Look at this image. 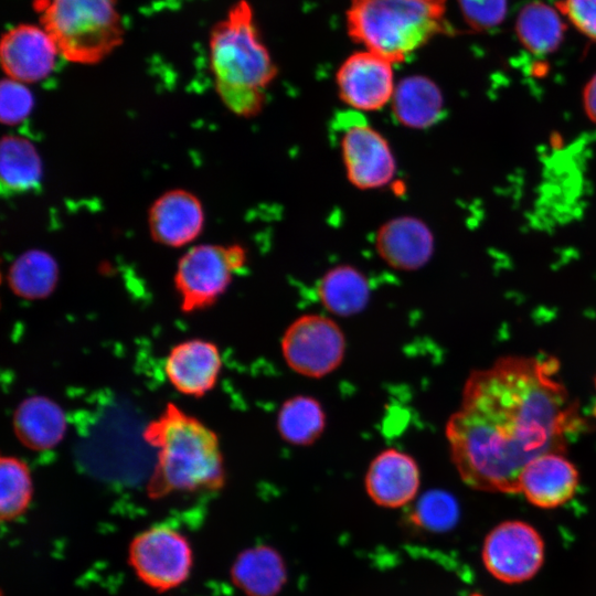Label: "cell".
Returning <instances> with one entry per match:
<instances>
[{
	"mask_svg": "<svg viewBox=\"0 0 596 596\" xmlns=\"http://www.w3.org/2000/svg\"><path fill=\"white\" fill-rule=\"evenodd\" d=\"M60 278L55 258L42 249H30L19 255L10 265L7 281L10 290L26 300L50 297Z\"/></svg>",
	"mask_w": 596,
	"mask_h": 596,
	"instance_id": "cb8c5ba5",
	"label": "cell"
},
{
	"mask_svg": "<svg viewBox=\"0 0 596 596\" xmlns=\"http://www.w3.org/2000/svg\"><path fill=\"white\" fill-rule=\"evenodd\" d=\"M327 416L321 403L306 394L294 395L281 404L276 417V428L284 441L306 447L323 434Z\"/></svg>",
	"mask_w": 596,
	"mask_h": 596,
	"instance_id": "d4e9b609",
	"label": "cell"
},
{
	"mask_svg": "<svg viewBox=\"0 0 596 596\" xmlns=\"http://www.w3.org/2000/svg\"><path fill=\"white\" fill-rule=\"evenodd\" d=\"M209 52L215 89L223 104L245 118L260 113L278 70L247 0H238L213 25Z\"/></svg>",
	"mask_w": 596,
	"mask_h": 596,
	"instance_id": "3957f363",
	"label": "cell"
},
{
	"mask_svg": "<svg viewBox=\"0 0 596 596\" xmlns=\"http://www.w3.org/2000/svg\"><path fill=\"white\" fill-rule=\"evenodd\" d=\"M393 63L368 50L349 55L336 73L341 100L356 111H375L391 103Z\"/></svg>",
	"mask_w": 596,
	"mask_h": 596,
	"instance_id": "8fae6325",
	"label": "cell"
},
{
	"mask_svg": "<svg viewBox=\"0 0 596 596\" xmlns=\"http://www.w3.org/2000/svg\"><path fill=\"white\" fill-rule=\"evenodd\" d=\"M33 497V482L26 462L14 456L0 459V517L13 521L29 508Z\"/></svg>",
	"mask_w": 596,
	"mask_h": 596,
	"instance_id": "484cf974",
	"label": "cell"
},
{
	"mask_svg": "<svg viewBox=\"0 0 596 596\" xmlns=\"http://www.w3.org/2000/svg\"><path fill=\"white\" fill-rule=\"evenodd\" d=\"M481 560L487 572L504 584L532 579L545 560V543L530 523L508 520L493 526L485 538Z\"/></svg>",
	"mask_w": 596,
	"mask_h": 596,
	"instance_id": "9c48e42d",
	"label": "cell"
},
{
	"mask_svg": "<svg viewBox=\"0 0 596 596\" xmlns=\"http://www.w3.org/2000/svg\"><path fill=\"white\" fill-rule=\"evenodd\" d=\"M34 97L25 84L4 78L0 86V119L8 126L24 120L32 111Z\"/></svg>",
	"mask_w": 596,
	"mask_h": 596,
	"instance_id": "f1b7e54d",
	"label": "cell"
},
{
	"mask_svg": "<svg viewBox=\"0 0 596 596\" xmlns=\"http://www.w3.org/2000/svg\"><path fill=\"white\" fill-rule=\"evenodd\" d=\"M231 579L246 596H276L286 583L287 570L278 551L259 544L237 555Z\"/></svg>",
	"mask_w": 596,
	"mask_h": 596,
	"instance_id": "d6986e66",
	"label": "cell"
},
{
	"mask_svg": "<svg viewBox=\"0 0 596 596\" xmlns=\"http://www.w3.org/2000/svg\"><path fill=\"white\" fill-rule=\"evenodd\" d=\"M380 257L392 268L411 272L422 268L434 252L429 227L414 216H398L384 223L375 236Z\"/></svg>",
	"mask_w": 596,
	"mask_h": 596,
	"instance_id": "e0dca14e",
	"label": "cell"
},
{
	"mask_svg": "<svg viewBox=\"0 0 596 596\" xmlns=\"http://www.w3.org/2000/svg\"><path fill=\"white\" fill-rule=\"evenodd\" d=\"M457 3L465 23L476 32L499 26L508 14V0H457Z\"/></svg>",
	"mask_w": 596,
	"mask_h": 596,
	"instance_id": "83f0119b",
	"label": "cell"
},
{
	"mask_svg": "<svg viewBox=\"0 0 596 596\" xmlns=\"http://www.w3.org/2000/svg\"><path fill=\"white\" fill-rule=\"evenodd\" d=\"M356 117V113L350 117L344 115L340 125V150L347 178L360 190L379 189L392 181L396 172L395 158L384 136Z\"/></svg>",
	"mask_w": 596,
	"mask_h": 596,
	"instance_id": "30bf717a",
	"label": "cell"
},
{
	"mask_svg": "<svg viewBox=\"0 0 596 596\" xmlns=\"http://www.w3.org/2000/svg\"><path fill=\"white\" fill-rule=\"evenodd\" d=\"M317 295L327 311L339 317H351L368 306L371 287L361 270L350 265H339L321 277Z\"/></svg>",
	"mask_w": 596,
	"mask_h": 596,
	"instance_id": "44dd1931",
	"label": "cell"
},
{
	"mask_svg": "<svg viewBox=\"0 0 596 596\" xmlns=\"http://www.w3.org/2000/svg\"><path fill=\"white\" fill-rule=\"evenodd\" d=\"M222 366L219 347L193 338L171 348L164 361V374L175 391L200 398L215 387Z\"/></svg>",
	"mask_w": 596,
	"mask_h": 596,
	"instance_id": "5bb4252c",
	"label": "cell"
},
{
	"mask_svg": "<svg viewBox=\"0 0 596 596\" xmlns=\"http://www.w3.org/2000/svg\"><path fill=\"white\" fill-rule=\"evenodd\" d=\"M58 49L50 34L31 23L17 24L3 33L1 66L8 78L29 84L49 76L56 64Z\"/></svg>",
	"mask_w": 596,
	"mask_h": 596,
	"instance_id": "7c38bea8",
	"label": "cell"
},
{
	"mask_svg": "<svg viewBox=\"0 0 596 596\" xmlns=\"http://www.w3.org/2000/svg\"><path fill=\"white\" fill-rule=\"evenodd\" d=\"M583 104L587 116L596 124V73L584 87Z\"/></svg>",
	"mask_w": 596,
	"mask_h": 596,
	"instance_id": "4dcf8cb0",
	"label": "cell"
},
{
	"mask_svg": "<svg viewBox=\"0 0 596 596\" xmlns=\"http://www.w3.org/2000/svg\"><path fill=\"white\" fill-rule=\"evenodd\" d=\"M17 439L34 451H46L56 447L67 430V418L63 407L45 395H31L22 400L12 417Z\"/></svg>",
	"mask_w": 596,
	"mask_h": 596,
	"instance_id": "ac0fdd59",
	"label": "cell"
},
{
	"mask_svg": "<svg viewBox=\"0 0 596 596\" xmlns=\"http://www.w3.org/2000/svg\"><path fill=\"white\" fill-rule=\"evenodd\" d=\"M128 562L137 577L157 592L182 585L193 565L188 539L169 525H152L130 542Z\"/></svg>",
	"mask_w": 596,
	"mask_h": 596,
	"instance_id": "ba28073f",
	"label": "cell"
},
{
	"mask_svg": "<svg viewBox=\"0 0 596 596\" xmlns=\"http://www.w3.org/2000/svg\"><path fill=\"white\" fill-rule=\"evenodd\" d=\"M148 225L155 242L169 247L184 246L198 238L203 230L202 203L187 190L167 191L150 206Z\"/></svg>",
	"mask_w": 596,
	"mask_h": 596,
	"instance_id": "9a60e30c",
	"label": "cell"
},
{
	"mask_svg": "<svg viewBox=\"0 0 596 596\" xmlns=\"http://www.w3.org/2000/svg\"><path fill=\"white\" fill-rule=\"evenodd\" d=\"M555 7L579 33L596 43V0H560Z\"/></svg>",
	"mask_w": 596,
	"mask_h": 596,
	"instance_id": "f546056e",
	"label": "cell"
},
{
	"mask_svg": "<svg viewBox=\"0 0 596 596\" xmlns=\"http://www.w3.org/2000/svg\"><path fill=\"white\" fill-rule=\"evenodd\" d=\"M40 25L65 60L99 63L124 42L117 0H34Z\"/></svg>",
	"mask_w": 596,
	"mask_h": 596,
	"instance_id": "5b68a950",
	"label": "cell"
},
{
	"mask_svg": "<svg viewBox=\"0 0 596 596\" xmlns=\"http://www.w3.org/2000/svg\"><path fill=\"white\" fill-rule=\"evenodd\" d=\"M459 507L456 499L445 490H429L416 501L411 523L428 532H444L456 524Z\"/></svg>",
	"mask_w": 596,
	"mask_h": 596,
	"instance_id": "4316f807",
	"label": "cell"
},
{
	"mask_svg": "<svg viewBox=\"0 0 596 596\" xmlns=\"http://www.w3.org/2000/svg\"><path fill=\"white\" fill-rule=\"evenodd\" d=\"M142 438L158 449L147 483L151 499L224 487L226 471L219 436L178 405L167 403L161 414L146 425Z\"/></svg>",
	"mask_w": 596,
	"mask_h": 596,
	"instance_id": "7a4b0ae2",
	"label": "cell"
},
{
	"mask_svg": "<svg viewBox=\"0 0 596 596\" xmlns=\"http://www.w3.org/2000/svg\"><path fill=\"white\" fill-rule=\"evenodd\" d=\"M280 350L291 371L309 379H321L342 364L347 340L343 330L332 318L306 313L285 329Z\"/></svg>",
	"mask_w": 596,
	"mask_h": 596,
	"instance_id": "52a82bcc",
	"label": "cell"
},
{
	"mask_svg": "<svg viewBox=\"0 0 596 596\" xmlns=\"http://www.w3.org/2000/svg\"><path fill=\"white\" fill-rule=\"evenodd\" d=\"M391 104L395 119L413 129L433 126L444 111L440 88L423 75H411L401 79L395 86Z\"/></svg>",
	"mask_w": 596,
	"mask_h": 596,
	"instance_id": "ffe728a7",
	"label": "cell"
},
{
	"mask_svg": "<svg viewBox=\"0 0 596 596\" xmlns=\"http://www.w3.org/2000/svg\"><path fill=\"white\" fill-rule=\"evenodd\" d=\"M421 470L409 454L397 448L380 451L370 462L364 488L369 498L379 507L397 509L409 504L417 497Z\"/></svg>",
	"mask_w": 596,
	"mask_h": 596,
	"instance_id": "4fadbf2b",
	"label": "cell"
},
{
	"mask_svg": "<svg viewBox=\"0 0 596 596\" xmlns=\"http://www.w3.org/2000/svg\"><path fill=\"white\" fill-rule=\"evenodd\" d=\"M345 28L352 41L393 64L453 32L446 0H349Z\"/></svg>",
	"mask_w": 596,
	"mask_h": 596,
	"instance_id": "277c9868",
	"label": "cell"
},
{
	"mask_svg": "<svg viewBox=\"0 0 596 596\" xmlns=\"http://www.w3.org/2000/svg\"><path fill=\"white\" fill-rule=\"evenodd\" d=\"M578 482V471L564 454L549 453L524 467L519 489L532 505L554 509L574 497Z\"/></svg>",
	"mask_w": 596,
	"mask_h": 596,
	"instance_id": "2e32d148",
	"label": "cell"
},
{
	"mask_svg": "<svg viewBox=\"0 0 596 596\" xmlns=\"http://www.w3.org/2000/svg\"><path fill=\"white\" fill-rule=\"evenodd\" d=\"M556 7L533 0L519 11L515 34L530 53L546 55L556 51L564 40L566 24Z\"/></svg>",
	"mask_w": 596,
	"mask_h": 596,
	"instance_id": "603a6c76",
	"label": "cell"
},
{
	"mask_svg": "<svg viewBox=\"0 0 596 596\" xmlns=\"http://www.w3.org/2000/svg\"><path fill=\"white\" fill-rule=\"evenodd\" d=\"M0 174L3 194L13 195L38 189L43 175V164L35 146L21 136H3L0 146Z\"/></svg>",
	"mask_w": 596,
	"mask_h": 596,
	"instance_id": "7402d4cb",
	"label": "cell"
},
{
	"mask_svg": "<svg viewBox=\"0 0 596 596\" xmlns=\"http://www.w3.org/2000/svg\"><path fill=\"white\" fill-rule=\"evenodd\" d=\"M557 371L555 358L511 355L470 373L445 427L451 461L468 487L520 493L531 460L565 453L578 418Z\"/></svg>",
	"mask_w": 596,
	"mask_h": 596,
	"instance_id": "6da1fadb",
	"label": "cell"
},
{
	"mask_svg": "<svg viewBox=\"0 0 596 596\" xmlns=\"http://www.w3.org/2000/svg\"><path fill=\"white\" fill-rule=\"evenodd\" d=\"M246 259L245 249L237 244H203L190 248L179 259L174 275L181 311L190 313L213 306Z\"/></svg>",
	"mask_w": 596,
	"mask_h": 596,
	"instance_id": "8992f818",
	"label": "cell"
}]
</instances>
